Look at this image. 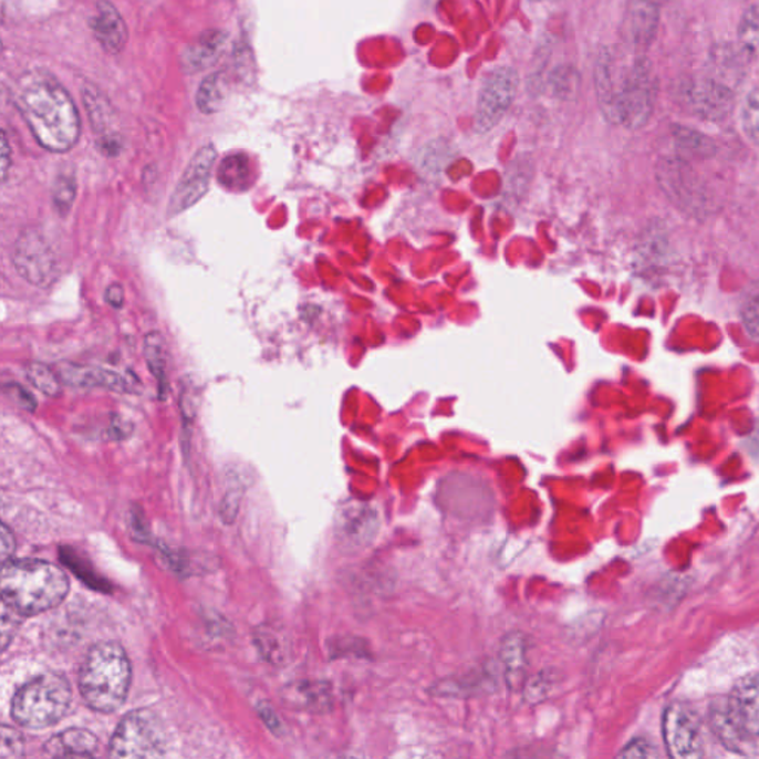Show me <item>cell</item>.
<instances>
[{"label": "cell", "instance_id": "cell-1", "mask_svg": "<svg viewBox=\"0 0 759 759\" xmlns=\"http://www.w3.org/2000/svg\"><path fill=\"white\" fill-rule=\"evenodd\" d=\"M595 90L602 116L610 124L640 129L656 106L657 77L643 52L630 46H609L597 55Z\"/></svg>", "mask_w": 759, "mask_h": 759}, {"label": "cell", "instance_id": "cell-2", "mask_svg": "<svg viewBox=\"0 0 759 759\" xmlns=\"http://www.w3.org/2000/svg\"><path fill=\"white\" fill-rule=\"evenodd\" d=\"M12 102L39 146L51 154H65L76 146L80 112L54 74L39 69L21 74L12 90Z\"/></svg>", "mask_w": 759, "mask_h": 759}, {"label": "cell", "instance_id": "cell-3", "mask_svg": "<svg viewBox=\"0 0 759 759\" xmlns=\"http://www.w3.org/2000/svg\"><path fill=\"white\" fill-rule=\"evenodd\" d=\"M69 579L51 562L8 561L2 570V602L21 616L48 612L67 596Z\"/></svg>", "mask_w": 759, "mask_h": 759}, {"label": "cell", "instance_id": "cell-4", "mask_svg": "<svg viewBox=\"0 0 759 759\" xmlns=\"http://www.w3.org/2000/svg\"><path fill=\"white\" fill-rule=\"evenodd\" d=\"M131 686V663L116 643L94 645L82 663L81 695L97 713L112 714L122 708Z\"/></svg>", "mask_w": 759, "mask_h": 759}, {"label": "cell", "instance_id": "cell-5", "mask_svg": "<svg viewBox=\"0 0 759 759\" xmlns=\"http://www.w3.org/2000/svg\"><path fill=\"white\" fill-rule=\"evenodd\" d=\"M72 697L69 680L55 672H48L29 680L15 693L11 715L20 726L41 730L65 717Z\"/></svg>", "mask_w": 759, "mask_h": 759}, {"label": "cell", "instance_id": "cell-6", "mask_svg": "<svg viewBox=\"0 0 759 759\" xmlns=\"http://www.w3.org/2000/svg\"><path fill=\"white\" fill-rule=\"evenodd\" d=\"M167 752V735L163 722L148 710L126 715L111 740L113 758H158Z\"/></svg>", "mask_w": 759, "mask_h": 759}, {"label": "cell", "instance_id": "cell-7", "mask_svg": "<svg viewBox=\"0 0 759 759\" xmlns=\"http://www.w3.org/2000/svg\"><path fill=\"white\" fill-rule=\"evenodd\" d=\"M11 260L17 273L30 285L45 290L59 279V259L41 230H23L12 248Z\"/></svg>", "mask_w": 759, "mask_h": 759}, {"label": "cell", "instance_id": "cell-8", "mask_svg": "<svg viewBox=\"0 0 759 759\" xmlns=\"http://www.w3.org/2000/svg\"><path fill=\"white\" fill-rule=\"evenodd\" d=\"M519 74L510 65H499L487 73L479 90L475 131L486 134L499 125L517 98Z\"/></svg>", "mask_w": 759, "mask_h": 759}, {"label": "cell", "instance_id": "cell-9", "mask_svg": "<svg viewBox=\"0 0 759 759\" xmlns=\"http://www.w3.org/2000/svg\"><path fill=\"white\" fill-rule=\"evenodd\" d=\"M216 160L217 150L214 144H205L196 152L169 199V218L187 211L207 195Z\"/></svg>", "mask_w": 759, "mask_h": 759}, {"label": "cell", "instance_id": "cell-10", "mask_svg": "<svg viewBox=\"0 0 759 759\" xmlns=\"http://www.w3.org/2000/svg\"><path fill=\"white\" fill-rule=\"evenodd\" d=\"M676 94H678V102L701 119L719 121L731 111L730 89L709 77H690L680 82Z\"/></svg>", "mask_w": 759, "mask_h": 759}, {"label": "cell", "instance_id": "cell-11", "mask_svg": "<svg viewBox=\"0 0 759 759\" xmlns=\"http://www.w3.org/2000/svg\"><path fill=\"white\" fill-rule=\"evenodd\" d=\"M380 517L373 506L362 501H347L335 518V538L346 552L370 548L380 530Z\"/></svg>", "mask_w": 759, "mask_h": 759}, {"label": "cell", "instance_id": "cell-12", "mask_svg": "<svg viewBox=\"0 0 759 759\" xmlns=\"http://www.w3.org/2000/svg\"><path fill=\"white\" fill-rule=\"evenodd\" d=\"M663 735L667 750L674 758H699L704 753L699 719L686 705L674 704L666 710Z\"/></svg>", "mask_w": 759, "mask_h": 759}, {"label": "cell", "instance_id": "cell-13", "mask_svg": "<svg viewBox=\"0 0 759 759\" xmlns=\"http://www.w3.org/2000/svg\"><path fill=\"white\" fill-rule=\"evenodd\" d=\"M658 19L661 0H630L622 25L625 45L644 54L656 38Z\"/></svg>", "mask_w": 759, "mask_h": 759}, {"label": "cell", "instance_id": "cell-14", "mask_svg": "<svg viewBox=\"0 0 759 759\" xmlns=\"http://www.w3.org/2000/svg\"><path fill=\"white\" fill-rule=\"evenodd\" d=\"M728 718L746 737H759V675L741 679L727 706Z\"/></svg>", "mask_w": 759, "mask_h": 759}, {"label": "cell", "instance_id": "cell-15", "mask_svg": "<svg viewBox=\"0 0 759 759\" xmlns=\"http://www.w3.org/2000/svg\"><path fill=\"white\" fill-rule=\"evenodd\" d=\"M56 374L64 385L73 387H103V389L131 394L133 383L125 375L102 366L80 365L61 362L55 366Z\"/></svg>", "mask_w": 759, "mask_h": 759}, {"label": "cell", "instance_id": "cell-16", "mask_svg": "<svg viewBox=\"0 0 759 759\" xmlns=\"http://www.w3.org/2000/svg\"><path fill=\"white\" fill-rule=\"evenodd\" d=\"M90 28L108 54L116 55L124 51L128 42V29L111 0H98L95 14L90 20Z\"/></svg>", "mask_w": 759, "mask_h": 759}, {"label": "cell", "instance_id": "cell-17", "mask_svg": "<svg viewBox=\"0 0 759 759\" xmlns=\"http://www.w3.org/2000/svg\"><path fill=\"white\" fill-rule=\"evenodd\" d=\"M226 30L211 29L200 34L194 43L183 51L181 67L186 73H198L211 67L221 55L227 42Z\"/></svg>", "mask_w": 759, "mask_h": 759}, {"label": "cell", "instance_id": "cell-18", "mask_svg": "<svg viewBox=\"0 0 759 759\" xmlns=\"http://www.w3.org/2000/svg\"><path fill=\"white\" fill-rule=\"evenodd\" d=\"M98 750V739L85 728H69L51 737L43 752L55 758H90Z\"/></svg>", "mask_w": 759, "mask_h": 759}, {"label": "cell", "instance_id": "cell-19", "mask_svg": "<svg viewBox=\"0 0 759 759\" xmlns=\"http://www.w3.org/2000/svg\"><path fill=\"white\" fill-rule=\"evenodd\" d=\"M143 355L148 371L158 380L160 399H167L169 394L168 382V347L164 335L158 331H150L143 342Z\"/></svg>", "mask_w": 759, "mask_h": 759}, {"label": "cell", "instance_id": "cell-20", "mask_svg": "<svg viewBox=\"0 0 759 759\" xmlns=\"http://www.w3.org/2000/svg\"><path fill=\"white\" fill-rule=\"evenodd\" d=\"M495 688L496 676L484 666L479 670L469 672L468 675L443 680V684L435 687V693L440 696H478Z\"/></svg>", "mask_w": 759, "mask_h": 759}, {"label": "cell", "instance_id": "cell-21", "mask_svg": "<svg viewBox=\"0 0 759 759\" xmlns=\"http://www.w3.org/2000/svg\"><path fill=\"white\" fill-rule=\"evenodd\" d=\"M500 665L509 687L522 683L527 669V641L521 634H509L501 643Z\"/></svg>", "mask_w": 759, "mask_h": 759}, {"label": "cell", "instance_id": "cell-22", "mask_svg": "<svg viewBox=\"0 0 759 759\" xmlns=\"http://www.w3.org/2000/svg\"><path fill=\"white\" fill-rule=\"evenodd\" d=\"M82 98H84L86 113H89L90 124L93 126L94 133H97L100 137L112 134L115 111H113L106 95L89 82V84L82 85Z\"/></svg>", "mask_w": 759, "mask_h": 759}, {"label": "cell", "instance_id": "cell-23", "mask_svg": "<svg viewBox=\"0 0 759 759\" xmlns=\"http://www.w3.org/2000/svg\"><path fill=\"white\" fill-rule=\"evenodd\" d=\"M251 163L250 158L243 154L226 156L218 165V185L230 191H243L251 186Z\"/></svg>", "mask_w": 759, "mask_h": 759}, {"label": "cell", "instance_id": "cell-24", "mask_svg": "<svg viewBox=\"0 0 759 759\" xmlns=\"http://www.w3.org/2000/svg\"><path fill=\"white\" fill-rule=\"evenodd\" d=\"M227 94L226 74L222 72L209 74L200 82L196 93V106L205 115H212L220 111Z\"/></svg>", "mask_w": 759, "mask_h": 759}, {"label": "cell", "instance_id": "cell-25", "mask_svg": "<svg viewBox=\"0 0 759 759\" xmlns=\"http://www.w3.org/2000/svg\"><path fill=\"white\" fill-rule=\"evenodd\" d=\"M25 378L30 385L41 392V394L51 396V398H56L61 395V378L56 371L50 368V366L42 364V362H30V364L24 366Z\"/></svg>", "mask_w": 759, "mask_h": 759}, {"label": "cell", "instance_id": "cell-26", "mask_svg": "<svg viewBox=\"0 0 759 759\" xmlns=\"http://www.w3.org/2000/svg\"><path fill=\"white\" fill-rule=\"evenodd\" d=\"M256 644L266 661L273 665L285 662L288 643L281 631L273 626H260L256 632Z\"/></svg>", "mask_w": 759, "mask_h": 759}, {"label": "cell", "instance_id": "cell-27", "mask_svg": "<svg viewBox=\"0 0 759 759\" xmlns=\"http://www.w3.org/2000/svg\"><path fill=\"white\" fill-rule=\"evenodd\" d=\"M76 177H74L73 171L59 173L54 186H52V204H54V209L59 216H69L74 199H76Z\"/></svg>", "mask_w": 759, "mask_h": 759}, {"label": "cell", "instance_id": "cell-28", "mask_svg": "<svg viewBox=\"0 0 759 759\" xmlns=\"http://www.w3.org/2000/svg\"><path fill=\"white\" fill-rule=\"evenodd\" d=\"M739 39L748 54H759V6L750 7L746 11L740 23Z\"/></svg>", "mask_w": 759, "mask_h": 759}, {"label": "cell", "instance_id": "cell-29", "mask_svg": "<svg viewBox=\"0 0 759 759\" xmlns=\"http://www.w3.org/2000/svg\"><path fill=\"white\" fill-rule=\"evenodd\" d=\"M741 124L748 137L759 144V90H753L746 98Z\"/></svg>", "mask_w": 759, "mask_h": 759}, {"label": "cell", "instance_id": "cell-30", "mask_svg": "<svg viewBox=\"0 0 759 759\" xmlns=\"http://www.w3.org/2000/svg\"><path fill=\"white\" fill-rule=\"evenodd\" d=\"M301 696V705L309 709H326L331 704L330 688L324 684H306L297 688Z\"/></svg>", "mask_w": 759, "mask_h": 759}, {"label": "cell", "instance_id": "cell-31", "mask_svg": "<svg viewBox=\"0 0 759 759\" xmlns=\"http://www.w3.org/2000/svg\"><path fill=\"white\" fill-rule=\"evenodd\" d=\"M25 753L24 737L15 728L2 726L0 731V758H21Z\"/></svg>", "mask_w": 759, "mask_h": 759}, {"label": "cell", "instance_id": "cell-32", "mask_svg": "<svg viewBox=\"0 0 759 759\" xmlns=\"http://www.w3.org/2000/svg\"><path fill=\"white\" fill-rule=\"evenodd\" d=\"M575 76H578V73H575L574 69L569 67V65H560V67L553 69L551 74L553 93L562 98H569L570 95H574L575 86L579 85V82L575 81Z\"/></svg>", "mask_w": 759, "mask_h": 759}, {"label": "cell", "instance_id": "cell-33", "mask_svg": "<svg viewBox=\"0 0 759 759\" xmlns=\"http://www.w3.org/2000/svg\"><path fill=\"white\" fill-rule=\"evenodd\" d=\"M24 616H21L19 612H15L12 606L2 602V634H0V641H2V652H6L8 645L11 644L12 638L19 631L20 623L23 621Z\"/></svg>", "mask_w": 759, "mask_h": 759}, {"label": "cell", "instance_id": "cell-34", "mask_svg": "<svg viewBox=\"0 0 759 759\" xmlns=\"http://www.w3.org/2000/svg\"><path fill=\"white\" fill-rule=\"evenodd\" d=\"M3 391L15 399V403L20 405L21 408L28 409V412L33 413L38 408V401L34 396L30 394L24 386L19 385V383H8Z\"/></svg>", "mask_w": 759, "mask_h": 759}, {"label": "cell", "instance_id": "cell-35", "mask_svg": "<svg viewBox=\"0 0 759 759\" xmlns=\"http://www.w3.org/2000/svg\"><path fill=\"white\" fill-rule=\"evenodd\" d=\"M548 676L549 675L539 674L530 680V684H528V687L526 688V697L528 700L540 701L548 696L549 690L552 688V683L549 680Z\"/></svg>", "mask_w": 759, "mask_h": 759}, {"label": "cell", "instance_id": "cell-36", "mask_svg": "<svg viewBox=\"0 0 759 759\" xmlns=\"http://www.w3.org/2000/svg\"><path fill=\"white\" fill-rule=\"evenodd\" d=\"M656 750H654V746L652 744H648L647 740L644 739H636L634 741H631L630 745L626 746L625 749L622 750L621 753H618V757L622 758H652L656 757Z\"/></svg>", "mask_w": 759, "mask_h": 759}, {"label": "cell", "instance_id": "cell-37", "mask_svg": "<svg viewBox=\"0 0 759 759\" xmlns=\"http://www.w3.org/2000/svg\"><path fill=\"white\" fill-rule=\"evenodd\" d=\"M741 318H744L745 326L749 334L759 340V303L757 301L746 303Z\"/></svg>", "mask_w": 759, "mask_h": 759}, {"label": "cell", "instance_id": "cell-38", "mask_svg": "<svg viewBox=\"0 0 759 759\" xmlns=\"http://www.w3.org/2000/svg\"><path fill=\"white\" fill-rule=\"evenodd\" d=\"M12 165V148L10 139H8L7 131H2V142H0V173H2V181L6 183L8 173Z\"/></svg>", "mask_w": 759, "mask_h": 759}, {"label": "cell", "instance_id": "cell-39", "mask_svg": "<svg viewBox=\"0 0 759 759\" xmlns=\"http://www.w3.org/2000/svg\"><path fill=\"white\" fill-rule=\"evenodd\" d=\"M97 146L103 155L116 156L119 155L122 139L119 135L115 133L103 135V137L98 138Z\"/></svg>", "mask_w": 759, "mask_h": 759}, {"label": "cell", "instance_id": "cell-40", "mask_svg": "<svg viewBox=\"0 0 759 759\" xmlns=\"http://www.w3.org/2000/svg\"><path fill=\"white\" fill-rule=\"evenodd\" d=\"M106 303L113 309H122L125 303V291L121 283H111L106 288V294H104Z\"/></svg>", "mask_w": 759, "mask_h": 759}, {"label": "cell", "instance_id": "cell-41", "mask_svg": "<svg viewBox=\"0 0 759 759\" xmlns=\"http://www.w3.org/2000/svg\"><path fill=\"white\" fill-rule=\"evenodd\" d=\"M0 542H2V561L3 564H6V562L12 560V557H14L15 553L14 536H12L10 528H8L7 523H3L2 526V534H0Z\"/></svg>", "mask_w": 759, "mask_h": 759}, {"label": "cell", "instance_id": "cell-42", "mask_svg": "<svg viewBox=\"0 0 759 759\" xmlns=\"http://www.w3.org/2000/svg\"><path fill=\"white\" fill-rule=\"evenodd\" d=\"M531 2H557V0H531Z\"/></svg>", "mask_w": 759, "mask_h": 759}]
</instances>
